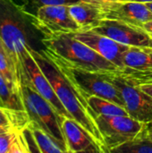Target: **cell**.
Here are the masks:
<instances>
[{"instance_id":"cell-26","label":"cell","mask_w":152,"mask_h":153,"mask_svg":"<svg viewBox=\"0 0 152 153\" xmlns=\"http://www.w3.org/2000/svg\"><path fill=\"white\" fill-rule=\"evenodd\" d=\"M144 30H146L148 33L152 34V20L149 21V22H144L142 26H141Z\"/></svg>"},{"instance_id":"cell-13","label":"cell","mask_w":152,"mask_h":153,"mask_svg":"<svg viewBox=\"0 0 152 153\" xmlns=\"http://www.w3.org/2000/svg\"><path fill=\"white\" fill-rule=\"evenodd\" d=\"M61 126L68 153H104L91 134L73 118L63 117Z\"/></svg>"},{"instance_id":"cell-21","label":"cell","mask_w":152,"mask_h":153,"mask_svg":"<svg viewBox=\"0 0 152 153\" xmlns=\"http://www.w3.org/2000/svg\"><path fill=\"white\" fill-rule=\"evenodd\" d=\"M0 75L13 90L22 95V85L16 75L7 54L2 50H0Z\"/></svg>"},{"instance_id":"cell-30","label":"cell","mask_w":152,"mask_h":153,"mask_svg":"<svg viewBox=\"0 0 152 153\" xmlns=\"http://www.w3.org/2000/svg\"><path fill=\"white\" fill-rule=\"evenodd\" d=\"M0 50H2V51H4V53H6V54H7L6 49H5V47H4V43H3V41H2V39H1V38H0Z\"/></svg>"},{"instance_id":"cell-5","label":"cell","mask_w":152,"mask_h":153,"mask_svg":"<svg viewBox=\"0 0 152 153\" xmlns=\"http://www.w3.org/2000/svg\"><path fill=\"white\" fill-rule=\"evenodd\" d=\"M22 98L30 121L39 125L62 148L68 153L67 144L63 134L61 117L52 105L27 84L22 85Z\"/></svg>"},{"instance_id":"cell-15","label":"cell","mask_w":152,"mask_h":153,"mask_svg":"<svg viewBox=\"0 0 152 153\" xmlns=\"http://www.w3.org/2000/svg\"><path fill=\"white\" fill-rule=\"evenodd\" d=\"M26 130L11 128L0 130V153L31 152Z\"/></svg>"},{"instance_id":"cell-33","label":"cell","mask_w":152,"mask_h":153,"mask_svg":"<svg viewBox=\"0 0 152 153\" xmlns=\"http://www.w3.org/2000/svg\"><path fill=\"white\" fill-rule=\"evenodd\" d=\"M151 36H152V34H151Z\"/></svg>"},{"instance_id":"cell-22","label":"cell","mask_w":152,"mask_h":153,"mask_svg":"<svg viewBox=\"0 0 152 153\" xmlns=\"http://www.w3.org/2000/svg\"><path fill=\"white\" fill-rule=\"evenodd\" d=\"M120 74L134 85L152 82V67L143 70L125 69Z\"/></svg>"},{"instance_id":"cell-29","label":"cell","mask_w":152,"mask_h":153,"mask_svg":"<svg viewBox=\"0 0 152 153\" xmlns=\"http://www.w3.org/2000/svg\"><path fill=\"white\" fill-rule=\"evenodd\" d=\"M13 110H10V109H7L5 108H4L1 104H0V114H4V113H8V112H11ZM22 113V112H21ZM25 113V112H24Z\"/></svg>"},{"instance_id":"cell-14","label":"cell","mask_w":152,"mask_h":153,"mask_svg":"<svg viewBox=\"0 0 152 153\" xmlns=\"http://www.w3.org/2000/svg\"><path fill=\"white\" fill-rule=\"evenodd\" d=\"M69 12L73 19L79 25L80 30H91L98 27L105 19L101 4L80 0L69 5Z\"/></svg>"},{"instance_id":"cell-6","label":"cell","mask_w":152,"mask_h":153,"mask_svg":"<svg viewBox=\"0 0 152 153\" xmlns=\"http://www.w3.org/2000/svg\"><path fill=\"white\" fill-rule=\"evenodd\" d=\"M95 122L103 137L108 152L133 140L146 127V125L130 116L94 117Z\"/></svg>"},{"instance_id":"cell-8","label":"cell","mask_w":152,"mask_h":153,"mask_svg":"<svg viewBox=\"0 0 152 153\" xmlns=\"http://www.w3.org/2000/svg\"><path fill=\"white\" fill-rule=\"evenodd\" d=\"M29 19L31 24L44 36L60 33H73L80 30L73 19L68 5H44L36 10Z\"/></svg>"},{"instance_id":"cell-31","label":"cell","mask_w":152,"mask_h":153,"mask_svg":"<svg viewBox=\"0 0 152 153\" xmlns=\"http://www.w3.org/2000/svg\"><path fill=\"white\" fill-rule=\"evenodd\" d=\"M122 1H133V2H140V3H149V2H152V0H122Z\"/></svg>"},{"instance_id":"cell-25","label":"cell","mask_w":152,"mask_h":153,"mask_svg":"<svg viewBox=\"0 0 152 153\" xmlns=\"http://www.w3.org/2000/svg\"><path fill=\"white\" fill-rule=\"evenodd\" d=\"M138 86L147 94H149L151 97H152V82H144L138 84Z\"/></svg>"},{"instance_id":"cell-16","label":"cell","mask_w":152,"mask_h":153,"mask_svg":"<svg viewBox=\"0 0 152 153\" xmlns=\"http://www.w3.org/2000/svg\"><path fill=\"white\" fill-rule=\"evenodd\" d=\"M123 64L125 69L132 70L152 67V47L130 46L123 56Z\"/></svg>"},{"instance_id":"cell-4","label":"cell","mask_w":152,"mask_h":153,"mask_svg":"<svg viewBox=\"0 0 152 153\" xmlns=\"http://www.w3.org/2000/svg\"><path fill=\"white\" fill-rule=\"evenodd\" d=\"M53 62V61H52ZM86 98L97 96L125 108L122 95L111 79V73L73 68L53 62Z\"/></svg>"},{"instance_id":"cell-34","label":"cell","mask_w":152,"mask_h":153,"mask_svg":"<svg viewBox=\"0 0 152 153\" xmlns=\"http://www.w3.org/2000/svg\"></svg>"},{"instance_id":"cell-20","label":"cell","mask_w":152,"mask_h":153,"mask_svg":"<svg viewBox=\"0 0 152 153\" xmlns=\"http://www.w3.org/2000/svg\"><path fill=\"white\" fill-rule=\"evenodd\" d=\"M145 129V128H144ZM114 153H152V140L147 137L144 130L133 140L112 151Z\"/></svg>"},{"instance_id":"cell-3","label":"cell","mask_w":152,"mask_h":153,"mask_svg":"<svg viewBox=\"0 0 152 153\" xmlns=\"http://www.w3.org/2000/svg\"><path fill=\"white\" fill-rule=\"evenodd\" d=\"M26 14L11 0H0V38L22 85L24 83V59L31 48Z\"/></svg>"},{"instance_id":"cell-17","label":"cell","mask_w":152,"mask_h":153,"mask_svg":"<svg viewBox=\"0 0 152 153\" xmlns=\"http://www.w3.org/2000/svg\"><path fill=\"white\" fill-rule=\"evenodd\" d=\"M26 131L30 135L38 152L64 153L58 143L35 122L30 121L26 127Z\"/></svg>"},{"instance_id":"cell-7","label":"cell","mask_w":152,"mask_h":153,"mask_svg":"<svg viewBox=\"0 0 152 153\" xmlns=\"http://www.w3.org/2000/svg\"><path fill=\"white\" fill-rule=\"evenodd\" d=\"M112 82L120 91L129 116L152 128V97L124 78L119 73H111Z\"/></svg>"},{"instance_id":"cell-28","label":"cell","mask_w":152,"mask_h":153,"mask_svg":"<svg viewBox=\"0 0 152 153\" xmlns=\"http://www.w3.org/2000/svg\"><path fill=\"white\" fill-rule=\"evenodd\" d=\"M144 134L147 137H149L150 139L152 140V128H148L147 126L144 129Z\"/></svg>"},{"instance_id":"cell-19","label":"cell","mask_w":152,"mask_h":153,"mask_svg":"<svg viewBox=\"0 0 152 153\" xmlns=\"http://www.w3.org/2000/svg\"><path fill=\"white\" fill-rule=\"evenodd\" d=\"M87 102L93 117L99 115L129 116L125 108L97 96H89L87 98Z\"/></svg>"},{"instance_id":"cell-2","label":"cell","mask_w":152,"mask_h":153,"mask_svg":"<svg viewBox=\"0 0 152 153\" xmlns=\"http://www.w3.org/2000/svg\"><path fill=\"white\" fill-rule=\"evenodd\" d=\"M44 54L53 62L73 68L104 73L122 72L115 64L106 59L71 33L44 36Z\"/></svg>"},{"instance_id":"cell-32","label":"cell","mask_w":152,"mask_h":153,"mask_svg":"<svg viewBox=\"0 0 152 153\" xmlns=\"http://www.w3.org/2000/svg\"><path fill=\"white\" fill-rule=\"evenodd\" d=\"M145 4H146V6L151 10L152 12V2H149V3H144Z\"/></svg>"},{"instance_id":"cell-27","label":"cell","mask_w":152,"mask_h":153,"mask_svg":"<svg viewBox=\"0 0 152 153\" xmlns=\"http://www.w3.org/2000/svg\"><path fill=\"white\" fill-rule=\"evenodd\" d=\"M85 2H90V3H95V4H105L108 2H113V1H120V0H82Z\"/></svg>"},{"instance_id":"cell-24","label":"cell","mask_w":152,"mask_h":153,"mask_svg":"<svg viewBox=\"0 0 152 153\" xmlns=\"http://www.w3.org/2000/svg\"><path fill=\"white\" fill-rule=\"evenodd\" d=\"M18 8H20L25 13L28 8V5L30 3V0H11Z\"/></svg>"},{"instance_id":"cell-23","label":"cell","mask_w":152,"mask_h":153,"mask_svg":"<svg viewBox=\"0 0 152 153\" xmlns=\"http://www.w3.org/2000/svg\"><path fill=\"white\" fill-rule=\"evenodd\" d=\"M80 0H30L32 6L36 8V10L44 5H71L79 2Z\"/></svg>"},{"instance_id":"cell-11","label":"cell","mask_w":152,"mask_h":153,"mask_svg":"<svg viewBox=\"0 0 152 153\" xmlns=\"http://www.w3.org/2000/svg\"><path fill=\"white\" fill-rule=\"evenodd\" d=\"M71 34L115 64L121 71H124L123 56L130 46L119 43L109 37L99 34L93 30H78Z\"/></svg>"},{"instance_id":"cell-10","label":"cell","mask_w":152,"mask_h":153,"mask_svg":"<svg viewBox=\"0 0 152 153\" xmlns=\"http://www.w3.org/2000/svg\"><path fill=\"white\" fill-rule=\"evenodd\" d=\"M24 74L25 77L23 84H27L33 90H35L39 95H41L52 105V107L61 117H72L61 103L51 83L35 61L30 51H29L24 59Z\"/></svg>"},{"instance_id":"cell-12","label":"cell","mask_w":152,"mask_h":153,"mask_svg":"<svg viewBox=\"0 0 152 153\" xmlns=\"http://www.w3.org/2000/svg\"><path fill=\"white\" fill-rule=\"evenodd\" d=\"M105 19L123 21L137 26L152 20V12L144 3L133 1H113L101 4Z\"/></svg>"},{"instance_id":"cell-1","label":"cell","mask_w":152,"mask_h":153,"mask_svg":"<svg viewBox=\"0 0 152 153\" xmlns=\"http://www.w3.org/2000/svg\"><path fill=\"white\" fill-rule=\"evenodd\" d=\"M30 51L43 74L51 83L56 94L67 112L91 134L103 150V152L108 153L103 137L91 114L86 98L42 50L37 51L34 48H30Z\"/></svg>"},{"instance_id":"cell-18","label":"cell","mask_w":152,"mask_h":153,"mask_svg":"<svg viewBox=\"0 0 152 153\" xmlns=\"http://www.w3.org/2000/svg\"><path fill=\"white\" fill-rule=\"evenodd\" d=\"M0 104L10 110L16 112H27L22 95L13 90L0 75Z\"/></svg>"},{"instance_id":"cell-9","label":"cell","mask_w":152,"mask_h":153,"mask_svg":"<svg viewBox=\"0 0 152 153\" xmlns=\"http://www.w3.org/2000/svg\"><path fill=\"white\" fill-rule=\"evenodd\" d=\"M91 30L126 46L152 47V36L150 33L141 26L123 21L104 19L98 27Z\"/></svg>"}]
</instances>
